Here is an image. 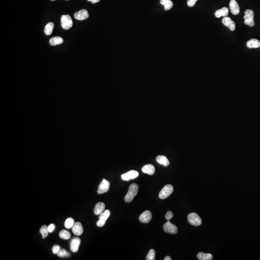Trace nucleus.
<instances>
[{
    "mask_svg": "<svg viewBox=\"0 0 260 260\" xmlns=\"http://www.w3.org/2000/svg\"><path fill=\"white\" fill-rule=\"evenodd\" d=\"M138 192V185L136 183L131 185L129 187L127 194L125 196L124 200L126 202H131L134 196L137 195Z\"/></svg>",
    "mask_w": 260,
    "mask_h": 260,
    "instance_id": "obj_1",
    "label": "nucleus"
},
{
    "mask_svg": "<svg viewBox=\"0 0 260 260\" xmlns=\"http://www.w3.org/2000/svg\"><path fill=\"white\" fill-rule=\"evenodd\" d=\"M254 13L252 10L247 9L245 11V16L244 18L245 20L244 23L246 25H249L250 27H253L254 25Z\"/></svg>",
    "mask_w": 260,
    "mask_h": 260,
    "instance_id": "obj_2",
    "label": "nucleus"
},
{
    "mask_svg": "<svg viewBox=\"0 0 260 260\" xmlns=\"http://www.w3.org/2000/svg\"><path fill=\"white\" fill-rule=\"evenodd\" d=\"M62 28L65 30L70 29L73 26V22L70 15H63L61 17Z\"/></svg>",
    "mask_w": 260,
    "mask_h": 260,
    "instance_id": "obj_3",
    "label": "nucleus"
},
{
    "mask_svg": "<svg viewBox=\"0 0 260 260\" xmlns=\"http://www.w3.org/2000/svg\"><path fill=\"white\" fill-rule=\"evenodd\" d=\"M187 220L189 223L193 226H198L202 223V220L199 215L196 213H190L187 216Z\"/></svg>",
    "mask_w": 260,
    "mask_h": 260,
    "instance_id": "obj_4",
    "label": "nucleus"
},
{
    "mask_svg": "<svg viewBox=\"0 0 260 260\" xmlns=\"http://www.w3.org/2000/svg\"><path fill=\"white\" fill-rule=\"evenodd\" d=\"M173 191V187L171 185H167L159 192V196L161 199H165L170 196Z\"/></svg>",
    "mask_w": 260,
    "mask_h": 260,
    "instance_id": "obj_5",
    "label": "nucleus"
},
{
    "mask_svg": "<svg viewBox=\"0 0 260 260\" xmlns=\"http://www.w3.org/2000/svg\"><path fill=\"white\" fill-rule=\"evenodd\" d=\"M110 215V212L108 210H104L102 213L99 215V220L97 222L96 224L98 227H102L105 224L106 222Z\"/></svg>",
    "mask_w": 260,
    "mask_h": 260,
    "instance_id": "obj_6",
    "label": "nucleus"
},
{
    "mask_svg": "<svg viewBox=\"0 0 260 260\" xmlns=\"http://www.w3.org/2000/svg\"><path fill=\"white\" fill-rule=\"evenodd\" d=\"M110 187V183L105 179H103L98 186L97 193L99 194H103L108 191Z\"/></svg>",
    "mask_w": 260,
    "mask_h": 260,
    "instance_id": "obj_7",
    "label": "nucleus"
},
{
    "mask_svg": "<svg viewBox=\"0 0 260 260\" xmlns=\"http://www.w3.org/2000/svg\"><path fill=\"white\" fill-rule=\"evenodd\" d=\"M138 175V172L137 171L135 170H131L126 173L122 174L121 177H122V180L127 181L129 180H132V179L137 178Z\"/></svg>",
    "mask_w": 260,
    "mask_h": 260,
    "instance_id": "obj_8",
    "label": "nucleus"
},
{
    "mask_svg": "<svg viewBox=\"0 0 260 260\" xmlns=\"http://www.w3.org/2000/svg\"><path fill=\"white\" fill-rule=\"evenodd\" d=\"M163 229L166 232L170 234H175L178 232L177 227L174 224H171L169 221L164 224Z\"/></svg>",
    "mask_w": 260,
    "mask_h": 260,
    "instance_id": "obj_9",
    "label": "nucleus"
},
{
    "mask_svg": "<svg viewBox=\"0 0 260 260\" xmlns=\"http://www.w3.org/2000/svg\"><path fill=\"white\" fill-rule=\"evenodd\" d=\"M152 217L151 212L150 210H145L140 215L139 219L141 223L147 224L151 221Z\"/></svg>",
    "mask_w": 260,
    "mask_h": 260,
    "instance_id": "obj_10",
    "label": "nucleus"
},
{
    "mask_svg": "<svg viewBox=\"0 0 260 260\" xmlns=\"http://www.w3.org/2000/svg\"><path fill=\"white\" fill-rule=\"evenodd\" d=\"M223 24L225 26L227 27L231 31H234L236 29V24L229 17H224L222 20Z\"/></svg>",
    "mask_w": 260,
    "mask_h": 260,
    "instance_id": "obj_11",
    "label": "nucleus"
},
{
    "mask_svg": "<svg viewBox=\"0 0 260 260\" xmlns=\"http://www.w3.org/2000/svg\"><path fill=\"white\" fill-rule=\"evenodd\" d=\"M74 16L76 20H84L88 18V12L85 9H82L78 12L75 13Z\"/></svg>",
    "mask_w": 260,
    "mask_h": 260,
    "instance_id": "obj_12",
    "label": "nucleus"
},
{
    "mask_svg": "<svg viewBox=\"0 0 260 260\" xmlns=\"http://www.w3.org/2000/svg\"><path fill=\"white\" fill-rule=\"evenodd\" d=\"M230 9L233 15H238L240 13V8L236 0H231L229 3Z\"/></svg>",
    "mask_w": 260,
    "mask_h": 260,
    "instance_id": "obj_13",
    "label": "nucleus"
},
{
    "mask_svg": "<svg viewBox=\"0 0 260 260\" xmlns=\"http://www.w3.org/2000/svg\"><path fill=\"white\" fill-rule=\"evenodd\" d=\"M80 244V239L78 238H73L71 241L70 248L72 252H77L79 250V247Z\"/></svg>",
    "mask_w": 260,
    "mask_h": 260,
    "instance_id": "obj_14",
    "label": "nucleus"
},
{
    "mask_svg": "<svg viewBox=\"0 0 260 260\" xmlns=\"http://www.w3.org/2000/svg\"><path fill=\"white\" fill-rule=\"evenodd\" d=\"M72 232L76 236H80L83 233V228L82 224L80 222L75 223L72 227Z\"/></svg>",
    "mask_w": 260,
    "mask_h": 260,
    "instance_id": "obj_15",
    "label": "nucleus"
},
{
    "mask_svg": "<svg viewBox=\"0 0 260 260\" xmlns=\"http://www.w3.org/2000/svg\"><path fill=\"white\" fill-rule=\"evenodd\" d=\"M142 171L143 173H147L151 175H153L155 172V167L153 165L150 164L145 165L143 167Z\"/></svg>",
    "mask_w": 260,
    "mask_h": 260,
    "instance_id": "obj_16",
    "label": "nucleus"
},
{
    "mask_svg": "<svg viewBox=\"0 0 260 260\" xmlns=\"http://www.w3.org/2000/svg\"><path fill=\"white\" fill-rule=\"evenodd\" d=\"M105 209V205L103 202H98L94 208V213L96 215H100L104 212Z\"/></svg>",
    "mask_w": 260,
    "mask_h": 260,
    "instance_id": "obj_17",
    "label": "nucleus"
},
{
    "mask_svg": "<svg viewBox=\"0 0 260 260\" xmlns=\"http://www.w3.org/2000/svg\"><path fill=\"white\" fill-rule=\"evenodd\" d=\"M247 46L249 48H259L260 47V42L257 39H251L247 43Z\"/></svg>",
    "mask_w": 260,
    "mask_h": 260,
    "instance_id": "obj_18",
    "label": "nucleus"
},
{
    "mask_svg": "<svg viewBox=\"0 0 260 260\" xmlns=\"http://www.w3.org/2000/svg\"><path fill=\"white\" fill-rule=\"evenodd\" d=\"M229 13L228 9L226 7H223L219 10H217L215 13V15L217 18H220V17H227Z\"/></svg>",
    "mask_w": 260,
    "mask_h": 260,
    "instance_id": "obj_19",
    "label": "nucleus"
},
{
    "mask_svg": "<svg viewBox=\"0 0 260 260\" xmlns=\"http://www.w3.org/2000/svg\"><path fill=\"white\" fill-rule=\"evenodd\" d=\"M156 161L160 164L163 166H168L170 164V162L166 157L163 155H159L156 158Z\"/></svg>",
    "mask_w": 260,
    "mask_h": 260,
    "instance_id": "obj_20",
    "label": "nucleus"
},
{
    "mask_svg": "<svg viewBox=\"0 0 260 260\" xmlns=\"http://www.w3.org/2000/svg\"><path fill=\"white\" fill-rule=\"evenodd\" d=\"M197 257L200 260H211L212 259L213 256L210 253H205L200 252L198 253Z\"/></svg>",
    "mask_w": 260,
    "mask_h": 260,
    "instance_id": "obj_21",
    "label": "nucleus"
},
{
    "mask_svg": "<svg viewBox=\"0 0 260 260\" xmlns=\"http://www.w3.org/2000/svg\"><path fill=\"white\" fill-rule=\"evenodd\" d=\"M64 42L63 39L60 37H55L50 39L49 43L51 45L55 46L62 44Z\"/></svg>",
    "mask_w": 260,
    "mask_h": 260,
    "instance_id": "obj_22",
    "label": "nucleus"
},
{
    "mask_svg": "<svg viewBox=\"0 0 260 260\" xmlns=\"http://www.w3.org/2000/svg\"><path fill=\"white\" fill-rule=\"evenodd\" d=\"M160 3L164 6L165 10H170L173 6V3L171 0H161Z\"/></svg>",
    "mask_w": 260,
    "mask_h": 260,
    "instance_id": "obj_23",
    "label": "nucleus"
},
{
    "mask_svg": "<svg viewBox=\"0 0 260 260\" xmlns=\"http://www.w3.org/2000/svg\"><path fill=\"white\" fill-rule=\"evenodd\" d=\"M54 28V24L50 22L46 25L44 28V33L46 35H50L53 32V29Z\"/></svg>",
    "mask_w": 260,
    "mask_h": 260,
    "instance_id": "obj_24",
    "label": "nucleus"
},
{
    "mask_svg": "<svg viewBox=\"0 0 260 260\" xmlns=\"http://www.w3.org/2000/svg\"><path fill=\"white\" fill-rule=\"evenodd\" d=\"M60 238L63 239H68L71 237V233L66 230H62L59 232V234Z\"/></svg>",
    "mask_w": 260,
    "mask_h": 260,
    "instance_id": "obj_25",
    "label": "nucleus"
},
{
    "mask_svg": "<svg viewBox=\"0 0 260 260\" xmlns=\"http://www.w3.org/2000/svg\"><path fill=\"white\" fill-rule=\"evenodd\" d=\"M40 232L42 234V236H43V239L48 236L49 233L48 228L47 226H45V225H43V226H42L41 228Z\"/></svg>",
    "mask_w": 260,
    "mask_h": 260,
    "instance_id": "obj_26",
    "label": "nucleus"
},
{
    "mask_svg": "<svg viewBox=\"0 0 260 260\" xmlns=\"http://www.w3.org/2000/svg\"><path fill=\"white\" fill-rule=\"evenodd\" d=\"M74 224H75V223H74V220L72 218H68L65 221V226L66 228L69 229V228H72Z\"/></svg>",
    "mask_w": 260,
    "mask_h": 260,
    "instance_id": "obj_27",
    "label": "nucleus"
},
{
    "mask_svg": "<svg viewBox=\"0 0 260 260\" xmlns=\"http://www.w3.org/2000/svg\"><path fill=\"white\" fill-rule=\"evenodd\" d=\"M57 254L59 257H69L71 254L68 252H67L65 249H60L58 252Z\"/></svg>",
    "mask_w": 260,
    "mask_h": 260,
    "instance_id": "obj_28",
    "label": "nucleus"
},
{
    "mask_svg": "<svg viewBox=\"0 0 260 260\" xmlns=\"http://www.w3.org/2000/svg\"><path fill=\"white\" fill-rule=\"evenodd\" d=\"M155 256H156V252H155V250L151 249L147 255L146 260H155Z\"/></svg>",
    "mask_w": 260,
    "mask_h": 260,
    "instance_id": "obj_29",
    "label": "nucleus"
},
{
    "mask_svg": "<svg viewBox=\"0 0 260 260\" xmlns=\"http://www.w3.org/2000/svg\"><path fill=\"white\" fill-rule=\"evenodd\" d=\"M60 247L59 245H55L53 247V252L54 254H57L58 253V252L60 250Z\"/></svg>",
    "mask_w": 260,
    "mask_h": 260,
    "instance_id": "obj_30",
    "label": "nucleus"
},
{
    "mask_svg": "<svg viewBox=\"0 0 260 260\" xmlns=\"http://www.w3.org/2000/svg\"><path fill=\"white\" fill-rule=\"evenodd\" d=\"M173 214L172 212H171V211H168V212L166 213V215H165V218H166V219L168 220V221H169V220H170L171 219H172L173 217Z\"/></svg>",
    "mask_w": 260,
    "mask_h": 260,
    "instance_id": "obj_31",
    "label": "nucleus"
},
{
    "mask_svg": "<svg viewBox=\"0 0 260 260\" xmlns=\"http://www.w3.org/2000/svg\"><path fill=\"white\" fill-rule=\"evenodd\" d=\"M197 1L198 0H188L187 2V4L189 7H193Z\"/></svg>",
    "mask_w": 260,
    "mask_h": 260,
    "instance_id": "obj_32",
    "label": "nucleus"
},
{
    "mask_svg": "<svg viewBox=\"0 0 260 260\" xmlns=\"http://www.w3.org/2000/svg\"><path fill=\"white\" fill-rule=\"evenodd\" d=\"M48 230L49 233H52L53 231H54L55 229V225L54 224H50V225L48 226Z\"/></svg>",
    "mask_w": 260,
    "mask_h": 260,
    "instance_id": "obj_33",
    "label": "nucleus"
},
{
    "mask_svg": "<svg viewBox=\"0 0 260 260\" xmlns=\"http://www.w3.org/2000/svg\"><path fill=\"white\" fill-rule=\"evenodd\" d=\"M88 1L91 2L92 3H98L100 1V0H87Z\"/></svg>",
    "mask_w": 260,
    "mask_h": 260,
    "instance_id": "obj_34",
    "label": "nucleus"
},
{
    "mask_svg": "<svg viewBox=\"0 0 260 260\" xmlns=\"http://www.w3.org/2000/svg\"><path fill=\"white\" fill-rule=\"evenodd\" d=\"M164 260H172V259H171V257H170V256H166V257H165V258H164Z\"/></svg>",
    "mask_w": 260,
    "mask_h": 260,
    "instance_id": "obj_35",
    "label": "nucleus"
},
{
    "mask_svg": "<svg viewBox=\"0 0 260 260\" xmlns=\"http://www.w3.org/2000/svg\"><path fill=\"white\" fill-rule=\"evenodd\" d=\"M52 1H56V0H51Z\"/></svg>",
    "mask_w": 260,
    "mask_h": 260,
    "instance_id": "obj_36",
    "label": "nucleus"
},
{
    "mask_svg": "<svg viewBox=\"0 0 260 260\" xmlns=\"http://www.w3.org/2000/svg\"><path fill=\"white\" fill-rule=\"evenodd\" d=\"M66 1H68V0H66Z\"/></svg>",
    "mask_w": 260,
    "mask_h": 260,
    "instance_id": "obj_37",
    "label": "nucleus"
}]
</instances>
